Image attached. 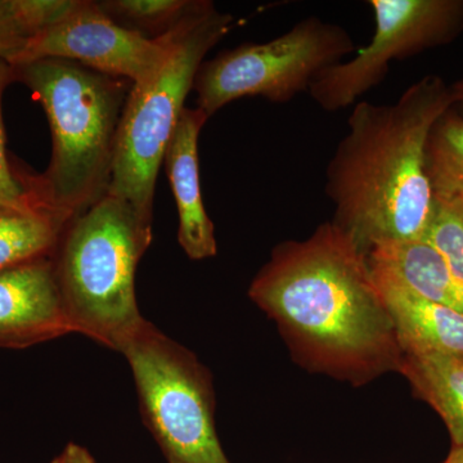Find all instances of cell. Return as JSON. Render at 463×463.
Here are the masks:
<instances>
[{"label":"cell","mask_w":463,"mask_h":463,"mask_svg":"<svg viewBox=\"0 0 463 463\" xmlns=\"http://www.w3.org/2000/svg\"><path fill=\"white\" fill-rule=\"evenodd\" d=\"M249 297L310 370L353 385L401 370L403 352L370 259L332 221L277 245Z\"/></svg>","instance_id":"obj_1"},{"label":"cell","mask_w":463,"mask_h":463,"mask_svg":"<svg viewBox=\"0 0 463 463\" xmlns=\"http://www.w3.org/2000/svg\"><path fill=\"white\" fill-rule=\"evenodd\" d=\"M456 100L440 76L411 85L389 105L355 103L347 132L326 170L332 222L370 254L422 241L435 212L426 172L434 125Z\"/></svg>","instance_id":"obj_2"},{"label":"cell","mask_w":463,"mask_h":463,"mask_svg":"<svg viewBox=\"0 0 463 463\" xmlns=\"http://www.w3.org/2000/svg\"><path fill=\"white\" fill-rule=\"evenodd\" d=\"M12 67L41 100L51 125L50 166L27 182L45 206L71 221L108 194L116 136L133 84L62 58Z\"/></svg>","instance_id":"obj_3"},{"label":"cell","mask_w":463,"mask_h":463,"mask_svg":"<svg viewBox=\"0 0 463 463\" xmlns=\"http://www.w3.org/2000/svg\"><path fill=\"white\" fill-rule=\"evenodd\" d=\"M152 237V221L109 194L70 221L53 258L74 334L120 353L141 328L136 272Z\"/></svg>","instance_id":"obj_4"},{"label":"cell","mask_w":463,"mask_h":463,"mask_svg":"<svg viewBox=\"0 0 463 463\" xmlns=\"http://www.w3.org/2000/svg\"><path fill=\"white\" fill-rule=\"evenodd\" d=\"M234 17L196 0L170 29L172 50L148 83L132 85L116 136L108 194L154 222L155 187L167 145L206 54L233 29Z\"/></svg>","instance_id":"obj_5"},{"label":"cell","mask_w":463,"mask_h":463,"mask_svg":"<svg viewBox=\"0 0 463 463\" xmlns=\"http://www.w3.org/2000/svg\"><path fill=\"white\" fill-rule=\"evenodd\" d=\"M143 421L167 463H231L215 428L212 376L196 355L146 321L120 350Z\"/></svg>","instance_id":"obj_6"},{"label":"cell","mask_w":463,"mask_h":463,"mask_svg":"<svg viewBox=\"0 0 463 463\" xmlns=\"http://www.w3.org/2000/svg\"><path fill=\"white\" fill-rule=\"evenodd\" d=\"M355 51L343 26L317 16L304 18L273 41L248 43L203 61L194 83L197 108L210 118L243 97L288 103L309 90L323 70Z\"/></svg>","instance_id":"obj_7"},{"label":"cell","mask_w":463,"mask_h":463,"mask_svg":"<svg viewBox=\"0 0 463 463\" xmlns=\"http://www.w3.org/2000/svg\"><path fill=\"white\" fill-rule=\"evenodd\" d=\"M376 30L354 57L323 70L307 93L327 112L358 103L388 75L390 63L449 44L463 33V0H371Z\"/></svg>","instance_id":"obj_8"},{"label":"cell","mask_w":463,"mask_h":463,"mask_svg":"<svg viewBox=\"0 0 463 463\" xmlns=\"http://www.w3.org/2000/svg\"><path fill=\"white\" fill-rule=\"evenodd\" d=\"M170 50V30L157 38L146 36L116 23L99 3L76 0L62 20L30 38L8 63L18 66L43 58H62L138 85L160 72Z\"/></svg>","instance_id":"obj_9"},{"label":"cell","mask_w":463,"mask_h":463,"mask_svg":"<svg viewBox=\"0 0 463 463\" xmlns=\"http://www.w3.org/2000/svg\"><path fill=\"white\" fill-rule=\"evenodd\" d=\"M53 257L0 270V347L18 349L74 334Z\"/></svg>","instance_id":"obj_10"},{"label":"cell","mask_w":463,"mask_h":463,"mask_svg":"<svg viewBox=\"0 0 463 463\" xmlns=\"http://www.w3.org/2000/svg\"><path fill=\"white\" fill-rule=\"evenodd\" d=\"M209 116L184 108L167 145L164 164L179 214V245L192 260H205L218 254L215 228L201 196L199 137Z\"/></svg>","instance_id":"obj_11"},{"label":"cell","mask_w":463,"mask_h":463,"mask_svg":"<svg viewBox=\"0 0 463 463\" xmlns=\"http://www.w3.org/2000/svg\"><path fill=\"white\" fill-rule=\"evenodd\" d=\"M373 272L403 354L438 353L463 359L461 313L421 297L389 274L374 268Z\"/></svg>","instance_id":"obj_12"},{"label":"cell","mask_w":463,"mask_h":463,"mask_svg":"<svg viewBox=\"0 0 463 463\" xmlns=\"http://www.w3.org/2000/svg\"><path fill=\"white\" fill-rule=\"evenodd\" d=\"M371 267L394 277L421 297L463 315V279L423 241L374 249Z\"/></svg>","instance_id":"obj_13"},{"label":"cell","mask_w":463,"mask_h":463,"mask_svg":"<svg viewBox=\"0 0 463 463\" xmlns=\"http://www.w3.org/2000/svg\"><path fill=\"white\" fill-rule=\"evenodd\" d=\"M69 223L33 194L0 205V270L53 257Z\"/></svg>","instance_id":"obj_14"},{"label":"cell","mask_w":463,"mask_h":463,"mask_svg":"<svg viewBox=\"0 0 463 463\" xmlns=\"http://www.w3.org/2000/svg\"><path fill=\"white\" fill-rule=\"evenodd\" d=\"M399 373L440 414L453 447L463 448V359L438 353H407Z\"/></svg>","instance_id":"obj_15"},{"label":"cell","mask_w":463,"mask_h":463,"mask_svg":"<svg viewBox=\"0 0 463 463\" xmlns=\"http://www.w3.org/2000/svg\"><path fill=\"white\" fill-rule=\"evenodd\" d=\"M435 200L463 199V115L452 108L437 121L426 147Z\"/></svg>","instance_id":"obj_16"},{"label":"cell","mask_w":463,"mask_h":463,"mask_svg":"<svg viewBox=\"0 0 463 463\" xmlns=\"http://www.w3.org/2000/svg\"><path fill=\"white\" fill-rule=\"evenodd\" d=\"M423 242L463 279V199L435 200V212Z\"/></svg>","instance_id":"obj_17"},{"label":"cell","mask_w":463,"mask_h":463,"mask_svg":"<svg viewBox=\"0 0 463 463\" xmlns=\"http://www.w3.org/2000/svg\"><path fill=\"white\" fill-rule=\"evenodd\" d=\"M109 16L129 21L133 25L158 32V36L169 32L179 23L194 2L188 0H114L99 3Z\"/></svg>","instance_id":"obj_18"},{"label":"cell","mask_w":463,"mask_h":463,"mask_svg":"<svg viewBox=\"0 0 463 463\" xmlns=\"http://www.w3.org/2000/svg\"><path fill=\"white\" fill-rule=\"evenodd\" d=\"M14 78V67L9 65L7 61L0 58V196L12 203H20V201L30 199L33 194L26 179L20 178L9 164L2 120L3 91Z\"/></svg>","instance_id":"obj_19"},{"label":"cell","mask_w":463,"mask_h":463,"mask_svg":"<svg viewBox=\"0 0 463 463\" xmlns=\"http://www.w3.org/2000/svg\"><path fill=\"white\" fill-rule=\"evenodd\" d=\"M26 41V33L14 16L12 0H0V58L9 62Z\"/></svg>","instance_id":"obj_20"},{"label":"cell","mask_w":463,"mask_h":463,"mask_svg":"<svg viewBox=\"0 0 463 463\" xmlns=\"http://www.w3.org/2000/svg\"><path fill=\"white\" fill-rule=\"evenodd\" d=\"M57 463H97L84 447L75 443L67 444L63 452L56 458Z\"/></svg>","instance_id":"obj_21"},{"label":"cell","mask_w":463,"mask_h":463,"mask_svg":"<svg viewBox=\"0 0 463 463\" xmlns=\"http://www.w3.org/2000/svg\"><path fill=\"white\" fill-rule=\"evenodd\" d=\"M453 96H455L456 105L455 108L462 109L463 111V79L457 81L455 85H452Z\"/></svg>","instance_id":"obj_22"},{"label":"cell","mask_w":463,"mask_h":463,"mask_svg":"<svg viewBox=\"0 0 463 463\" xmlns=\"http://www.w3.org/2000/svg\"><path fill=\"white\" fill-rule=\"evenodd\" d=\"M444 463H463V448L453 447Z\"/></svg>","instance_id":"obj_23"},{"label":"cell","mask_w":463,"mask_h":463,"mask_svg":"<svg viewBox=\"0 0 463 463\" xmlns=\"http://www.w3.org/2000/svg\"><path fill=\"white\" fill-rule=\"evenodd\" d=\"M25 201V200H24ZM21 203V201H20ZM5 203H14L12 201L5 200V197L0 196V205H5Z\"/></svg>","instance_id":"obj_24"},{"label":"cell","mask_w":463,"mask_h":463,"mask_svg":"<svg viewBox=\"0 0 463 463\" xmlns=\"http://www.w3.org/2000/svg\"><path fill=\"white\" fill-rule=\"evenodd\" d=\"M51 463H57L56 458H54L53 461H52Z\"/></svg>","instance_id":"obj_25"}]
</instances>
